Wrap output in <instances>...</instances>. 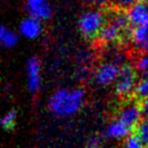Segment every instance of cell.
Masks as SVG:
<instances>
[{
  "instance_id": "6da1fadb",
  "label": "cell",
  "mask_w": 148,
  "mask_h": 148,
  "mask_svg": "<svg viewBox=\"0 0 148 148\" xmlns=\"http://www.w3.org/2000/svg\"><path fill=\"white\" fill-rule=\"evenodd\" d=\"M85 101V92L81 88H61L51 95L49 110L57 117H70L80 111Z\"/></svg>"
},
{
  "instance_id": "7a4b0ae2",
  "label": "cell",
  "mask_w": 148,
  "mask_h": 148,
  "mask_svg": "<svg viewBox=\"0 0 148 148\" xmlns=\"http://www.w3.org/2000/svg\"><path fill=\"white\" fill-rule=\"evenodd\" d=\"M130 23L127 12L119 10L113 12L99 33V41L103 45L121 43L127 35H130Z\"/></svg>"
},
{
  "instance_id": "3957f363",
  "label": "cell",
  "mask_w": 148,
  "mask_h": 148,
  "mask_svg": "<svg viewBox=\"0 0 148 148\" xmlns=\"http://www.w3.org/2000/svg\"><path fill=\"white\" fill-rule=\"evenodd\" d=\"M106 14L99 9H89L82 13L79 18V31L84 38L92 40L99 37V33L107 23Z\"/></svg>"
},
{
  "instance_id": "277c9868",
  "label": "cell",
  "mask_w": 148,
  "mask_h": 148,
  "mask_svg": "<svg viewBox=\"0 0 148 148\" xmlns=\"http://www.w3.org/2000/svg\"><path fill=\"white\" fill-rule=\"evenodd\" d=\"M138 72L135 66L126 63L122 66L120 75L115 83V92L122 99H129L134 95L136 85L138 82Z\"/></svg>"
},
{
  "instance_id": "5b68a950",
  "label": "cell",
  "mask_w": 148,
  "mask_h": 148,
  "mask_svg": "<svg viewBox=\"0 0 148 148\" xmlns=\"http://www.w3.org/2000/svg\"><path fill=\"white\" fill-rule=\"evenodd\" d=\"M143 115L144 113L141 103H139L137 99H135V101H128L121 108L118 114V119L133 129L137 127L140 122L143 120L142 119Z\"/></svg>"
},
{
  "instance_id": "8992f818",
  "label": "cell",
  "mask_w": 148,
  "mask_h": 148,
  "mask_svg": "<svg viewBox=\"0 0 148 148\" xmlns=\"http://www.w3.org/2000/svg\"><path fill=\"white\" fill-rule=\"evenodd\" d=\"M122 66L114 62H105L97 67L95 74V80L101 86H109L116 83L120 75Z\"/></svg>"
},
{
  "instance_id": "52a82bcc",
  "label": "cell",
  "mask_w": 148,
  "mask_h": 148,
  "mask_svg": "<svg viewBox=\"0 0 148 148\" xmlns=\"http://www.w3.org/2000/svg\"><path fill=\"white\" fill-rule=\"evenodd\" d=\"M130 25L133 27H148V4L139 1L127 9Z\"/></svg>"
},
{
  "instance_id": "ba28073f",
  "label": "cell",
  "mask_w": 148,
  "mask_h": 148,
  "mask_svg": "<svg viewBox=\"0 0 148 148\" xmlns=\"http://www.w3.org/2000/svg\"><path fill=\"white\" fill-rule=\"evenodd\" d=\"M27 80L29 90L36 93L41 87V63L35 56L31 57L27 63Z\"/></svg>"
},
{
  "instance_id": "9c48e42d",
  "label": "cell",
  "mask_w": 148,
  "mask_h": 148,
  "mask_svg": "<svg viewBox=\"0 0 148 148\" xmlns=\"http://www.w3.org/2000/svg\"><path fill=\"white\" fill-rule=\"evenodd\" d=\"M27 9L29 16L40 21H47L52 15V7L48 0H27Z\"/></svg>"
},
{
  "instance_id": "30bf717a",
  "label": "cell",
  "mask_w": 148,
  "mask_h": 148,
  "mask_svg": "<svg viewBox=\"0 0 148 148\" xmlns=\"http://www.w3.org/2000/svg\"><path fill=\"white\" fill-rule=\"evenodd\" d=\"M129 38L136 50L148 53V27H132Z\"/></svg>"
},
{
  "instance_id": "8fae6325",
  "label": "cell",
  "mask_w": 148,
  "mask_h": 148,
  "mask_svg": "<svg viewBox=\"0 0 148 148\" xmlns=\"http://www.w3.org/2000/svg\"><path fill=\"white\" fill-rule=\"evenodd\" d=\"M19 33L21 36L29 40L37 39L42 34V23L39 19L29 16L23 19L19 25Z\"/></svg>"
},
{
  "instance_id": "7c38bea8",
  "label": "cell",
  "mask_w": 148,
  "mask_h": 148,
  "mask_svg": "<svg viewBox=\"0 0 148 148\" xmlns=\"http://www.w3.org/2000/svg\"><path fill=\"white\" fill-rule=\"evenodd\" d=\"M132 128L124 124L119 119L114 120L113 122L110 123L108 126L106 134L109 138L115 140H121V139H127L131 135Z\"/></svg>"
},
{
  "instance_id": "4fadbf2b",
  "label": "cell",
  "mask_w": 148,
  "mask_h": 148,
  "mask_svg": "<svg viewBox=\"0 0 148 148\" xmlns=\"http://www.w3.org/2000/svg\"><path fill=\"white\" fill-rule=\"evenodd\" d=\"M0 41L3 47L13 48L18 42V36L8 27L2 25L0 27Z\"/></svg>"
},
{
  "instance_id": "5bb4252c",
  "label": "cell",
  "mask_w": 148,
  "mask_h": 148,
  "mask_svg": "<svg viewBox=\"0 0 148 148\" xmlns=\"http://www.w3.org/2000/svg\"><path fill=\"white\" fill-rule=\"evenodd\" d=\"M134 97L138 101H144L148 97V76H144L138 80L134 91Z\"/></svg>"
},
{
  "instance_id": "9a60e30c",
  "label": "cell",
  "mask_w": 148,
  "mask_h": 148,
  "mask_svg": "<svg viewBox=\"0 0 148 148\" xmlns=\"http://www.w3.org/2000/svg\"><path fill=\"white\" fill-rule=\"evenodd\" d=\"M135 68L142 77L148 76V53H142L137 58Z\"/></svg>"
},
{
  "instance_id": "2e32d148",
  "label": "cell",
  "mask_w": 148,
  "mask_h": 148,
  "mask_svg": "<svg viewBox=\"0 0 148 148\" xmlns=\"http://www.w3.org/2000/svg\"><path fill=\"white\" fill-rule=\"evenodd\" d=\"M136 135L148 148V118L142 120L136 127Z\"/></svg>"
},
{
  "instance_id": "e0dca14e",
  "label": "cell",
  "mask_w": 148,
  "mask_h": 148,
  "mask_svg": "<svg viewBox=\"0 0 148 148\" xmlns=\"http://www.w3.org/2000/svg\"><path fill=\"white\" fill-rule=\"evenodd\" d=\"M15 121H16V112L14 110H10L3 115L1 119V125L5 129H11L14 126Z\"/></svg>"
},
{
  "instance_id": "ac0fdd59",
  "label": "cell",
  "mask_w": 148,
  "mask_h": 148,
  "mask_svg": "<svg viewBox=\"0 0 148 148\" xmlns=\"http://www.w3.org/2000/svg\"><path fill=\"white\" fill-rule=\"evenodd\" d=\"M124 148H147L143 142L138 138L136 134H131L127 139H125Z\"/></svg>"
},
{
  "instance_id": "d6986e66",
  "label": "cell",
  "mask_w": 148,
  "mask_h": 148,
  "mask_svg": "<svg viewBox=\"0 0 148 148\" xmlns=\"http://www.w3.org/2000/svg\"><path fill=\"white\" fill-rule=\"evenodd\" d=\"M141 0H109V2L112 5L116 6L118 9L121 8H129L132 5L136 4L137 2H139Z\"/></svg>"
},
{
  "instance_id": "ffe728a7",
  "label": "cell",
  "mask_w": 148,
  "mask_h": 148,
  "mask_svg": "<svg viewBox=\"0 0 148 148\" xmlns=\"http://www.w3.org/2000/svg\"><path fill=\"white\" fill-rule=\"evenodd\" d=\"M99 142H101L99 138L97 137V136H95V137H92V138H91V139L88 141V143H87V147H86V148H99Z\"/></svg>"
},
{
  "instance_id": "44dd1931",
  "label": "cell",
  "mask_w": 148,
  "mask_h": 148,
  "mask_svg": "<svg viewBox=\"0 0 148 148\" xmlns=\"http://www.w3.org/2000/svg\"><path fill=\"white\" fill-rule=\"evenodd\" d=\"M141 106H142V110H143L144 115H146L148 118V97L144 99V101H142Z\"/></svg>"
},
{
  "instance_id": "7402d4cb",
  "label": "cell",
  "mask_w": 148,
  "mask_h": 148,
  "mask_svg": "<svg viewBox=\"0 0 148 148\" xmlns=\"http://www.w3.org/2000/svg\"><path fill=\"white\" fill-rule=\"evenodd\" d=\"M97 5H105L109 2V0H93Z\"/></svg>"
}]
</instances>
